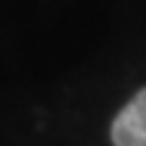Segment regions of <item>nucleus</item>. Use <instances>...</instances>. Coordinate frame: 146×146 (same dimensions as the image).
Returning a JSON list of instances; mask_svg holds the SVG:
<instances>
[{"label": "nucleus", "instance_id": "obj_1", "mask_svg": "<svg viewBox=\"0 0 146 146\" xmlns=\"http://www.w3.org/2000/svg\"><path fill=\"white\" fill-rule=\"evenodd\" d=\"M115 146H146V88L129 100L112 122Z\"/></svg>", "mask_w": 146, "mask_h": 146}]
</instances>
